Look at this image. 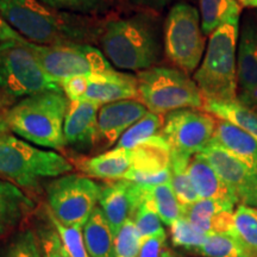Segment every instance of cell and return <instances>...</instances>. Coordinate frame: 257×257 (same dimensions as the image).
I'll return each mask as SVG.
<instances>
[{"mask_svg": "<svg viewBox=\"0 0 257 257\" xmlns=\"http://www.w3.org/2000/svg\"><path fill=\"white\" fill-rule=\"evenodd\" d=\"M0 15L37 46L98 43L102 25L88 16L60 11L40 0H0Z\"/></svg>", "mask_w": 257, "mask_h": 257, "instance_id": "6da1fadb", "label": "cell"}, {"mask_svg": "<svg viewBox=\"0 0 257 257\" xmlns=\"http://www.w3.org/2000/svg\"><path fill=\"white\" fill-rule=\"evenodd\" d=\"M98 43L112 67L121 70L138 73L149 69L162 55L159 22L150 14L105 22Z\"/></svg>", "mask_w": 257, "mask_h": 257, "instance_id": "7a4b0ae2", "label": "cell"}, {"mask_svg": "<svg viewBox=\"0 0 257 257\" xmlns=\"http://www.w3.org/2000/svg\"><path fill=\"white\" fill-rule=\"evenodd\" d=\"M69 100L63 91L21 99L10 107L5 121L10 133L37 147L63 150V125Z\"/></svg>", "mask_w": 257, "mask_h": 257, "instance_id": "3957f363", "label": "cell"}, {"mask_svg": "<svg viewBox=\"0 0 257 257\" xmlns=\"http://www.w3.org/2000/svg\"><path fill=\"white\" fill-rule=\"evenodd\" d=\"M74 166L61 154L43 150L11 134L0 136V179L37 194L46 179L69 174Z\"/></svg>", "mask_w": 257, "mask_h": 257, "instance_id": "277c9868", "label": "cell"}, {"mask_svg": "<svg viewBox=\"0 0 257 257\" xmlns=\"http://www.w3.org/2000/svg\"><path fill=\"white\" fill-rule=\"evenodd\" d=\"M239 23L225 24L210 36L204 60L194 80L205 101H234L237 99V40Z\"/></svg>", "mask_w": 257, "mask_h": 257, "instance_id": "5b68a950", "label": "cell"}, {"mask_svg": "<svg viewBox=\"0 0 257 257\" xmlns=\"http://www.w3.org/2000/svg\"><path fill=\"white\" fill-rule=\"evenodd\" d=\"M136 76L138 100L149 112L162 115L182 108L204 107L205 99L198 85L178 68L155 66Z\"/></svg>", "mask_w": 257, "mask_h": 257, "instance_id": "8992f818", "label": "cell"}, {"mask_svg": "<svg viewBox=\"0 0 257 257\" xmlns=\"http://www.w3.org/2000/svg\"><path fill=\"white\" fill-rule=\"evenodd\" d=\"M0 88L17 102L28 96L50 91H62L43 67L28 41L0 44Z\"/></svg>", "mask_w": 257, "mask_h": 257, "instance_id": "52a82bcc", "label": "cell"}, {"mask_svg": "<svg viewBox=\"0 0 257 257\" xmlns=\"http://www.w3.org/2000/svg\"><path fill=\"white\" fill-rule=\"evenodd\" d=\"M163 48L175 68L187 75L198 69L205 51V35L194 6L179 3L170 9L163 29Z\"/></svg>", "mask_w": 257, "mask_h": 257, "instance_id": "ba28073f", "label": "cell"}, {"mask_svg": "<svg viewBox=\"0 0 257 257\" xmlns=\"http://www.w3.org/2000/svg\"><path fill=\"white\" fill-rule=\"evenodd\" d=\"M101 184L82 174H64L46 185L48 208L66 226H82L99 205Z\"/></svg>", "mask_w": 257, "mask_h": 257, "instance_id": "9c48e42d", "label": "cell"}, {"mask_svg": "<svg viewBox=\"0 0 257 257\" xmlns=\"http://www.w3.org/2000/svg\"><path fill=\"white\" fill-rule=\"evenodd\" d=\"M30 48L48 75L57 82L70 76L107 73L114 69L102 51L91 44L48 47L30 43Z\"/></svg>", "mask_w": 257, "mask_h": 257, "instance_id": "30bf717a", "label": "cell"}, {"mask_svg": "<svg viewBox=\"0 0 257 257\" xmlns=\"http://www.w3.org/2000/svg\"><path fill=\"white\" fill-rule=\"evenodd\" d=\"M217 118L197 108H182L166 114L161 135L172 154L188 159L200 154L213 138Z\"/></svg>", "mask_w": 257, "mask_h": 257, "instance_id": "8fae6325", "label": "cell"}, {"mask_svg": "<svg viewBox=\"0 0 257 257\" xmlns=\"http://www.w3.org/2000/svg\"><path fill=\"white\" fill-rule=\"evenodd\" d=\"M200 154L233 193L237 202L257 207V174L231 155L213 138Z\"/></svg>", "mask_w": 257, "mask_h": 257, "instance_id": "7c38bea8", "label": "cell"}, {"mask_svg": "<svg viewBox=\"0 0 257 257\" xmlns=\"http://www.w3.org/2000/svg\"><path fill=\"white\" fill-rule=\"evenodd\" d=\"M148 189L128 180H113L101 184L99 206L104 212L113 234L118 232L125 221L136 216L148 197Z\"/></svg>", "mask_w": 257, "mask_h": 257, "instance_id": "4fadbf2b", "label": "cell"}, {"mask_svg": "<svg viewBox=\"0 0 257 257\" xmlns=\"http://www.w3.org/2000/svg\"><path fill=\"white\" fill-rule=\"evenodd\" d=\"M149 110L138 99H128L102 105L98 113V138L95 149L107 150L121 135L142 119Z\"/></svg>", "mask_w": 257, "mask_h": 257, "instance_id": "5bb4252c", "label": "cell"}, {"mask_svg": "<svg viewBox=\"0 0 257 257\" xmlns=\"http://www.w3.org/2000/svg\"><path fill=\"white\" fill-rule=\"evenodd\" d=\"M100 107L99 104L89 100L69 101L63 125L66 147L78 153H88L95 149Z\"/></svg>", "mask_w": 257, "mask_h": 257, "instance_id": "9a60e30c", "label": "cell"}, {"mask_svg": "<svg viewBox=\"0 0 257 257\" xmlns=\"http://www.w3.org/2000/svg\"><path fill=\"white\" fill-rule=\"evenodd\" d=\"M128 99H138L136 75L120 73L115 69L88 75V88L83 100L96 102L102 106Z\"/></svg>", "mask_w": 257, "mask_h": 257, "instance_id": "2e32d148", "label": "cell"}, {"mask_svg": "<svg viewBox=\"0 0 257 257\" xmlns=\"http://www.w3.org/2000/svg\"><path fill=\"white\" fill-rule=\"evenodd\" d=\"M36 210V202L18 186L0 179V237L14 232Z\"/></svg>", "mask_w": 257, "mask_h": 257, "instance_id": "e0dca14e", "label": "cell"}, {"mask_svg": "<svg viewBox=\"0 0 257 257\" xmlns=\"http://www.w3.org/2000/svg\"><path fill=\"white\" fill-rule=\"evenodd\" d=\"M188 175L200 199H214L224 202L237 204V199L230 188L224 184L213 167L202 154H197L189 161Z\"/></svg>", "mask_w": 257, "mask_h": 257, "instance_id": "ac0fdd59", "label": "cell"}, {"mask_svg": "<svg viewBox=\"0 0 257 257\" xmlns=\"http://www.w3.org/2000/svg\"><path fill=\"white\" fill-rule=\"evenodd\" d=\"M238 37L237 80L240 89H250L257 86V19L255 15L245 18Z\"/></svg>", "mask_w": 257, "mask_h": 257, "instance_id": "d6986e66", "label": "cell"}, {"mask_svg": "<svg viewBox=\"0 0 257 257\" xmlns=\"http://www.w3.org/2000/svg\"><path fill=\"white\" fill-rule=\"evenodd\" d=\"M131 153L113 148L99 155L80 160L78 169L88 178H94L105 181L123 180L131 169Z\"/></svg>", "mask_w": 257, "mask_h": 257, "instance_id": "ffe728a7", "label": "cell"}, {"mask_svg": "<svg viewBox=\"0 0 257 257\" xmlns=\"http://www.w3.org/2000/svg\"><path fill=\"white\" fill-rule=\"evenodd\" d=\"M213 140L257 174V140L227 121L217 119Z\"/></svg>", "mask_w": 257, "mask_h": 257, "instance_id": "44dd1931", "label": "cell"}, {"mask_svg": "<svg viewBox=\"0 0 257 257\" xmlns=\"http://www.w3.org/2000/svg\"><path fill=\"white\" fill-rule=\"evenodd\" d=\"M131 170L142 174H159L170 169L172 150L162 135L150 138L131 150Z\"/></svg>", "mask_w": 257, "mask_h": 257, "instance_id": "7402d4cb", "label": "cell"}, {"mask_svg": "<svg viewBox=\"0 0 257 257\" xmlns=\"http://www.w3.org/2000/svg\"><path fill=\"white\" fill-rule=\"evenodd\" d=\"M82 233L89 256L115 257L114 234L99 205L83 225Z\"/></svg>", "mask_w": 257, "mask_h": 257, "instance_id": "603a6c76", "label": "cell"}, {"mask_svg": "<svg viewBox=\"0 0 257 257\" xmlns=\"http://www.w3.org/2000/svg\"><path fill=\"white\" fill-rule=\"evenodd\" d=\"M201 30L205 36H211L225 24L239 23L242 6L237 0H199Z\"/></svg>", "mask_w": 257, "mask_h": 257, "instance_id": "cb8c5ba5", "label": "cell"}, {"mask_svg": "<svg viewBox=\"0 0 257 257\" xmlns=\"http://www.w3.org/2000/svg\"><path fill=\"white\" fill-rule=\"evenodd\" d=\"M202 111L212 114L217 119L234 125L257 140V112L238 100L205 101Z\"/></svg>", "mask_w": 257, "mask_h": 257, "instance_id": "d4e9b609", "label": "cell"}, {"mask_svg": "<svg viewBox=\"0 0 257 257\" xmlns=\"http://www.w3.org/2000/svg\"><path fill=\"white\" fill-rule=\"evenodd\" d=\"M205 257H257L238 234L210 233L198 250Z\"/></svg>", "mask_w": 257, "mask_h": 257, "instance_id": "484cf974", "label": "cell"}, {"mask_svg": "<svg viewBox=\"0 0 257 257\" xmlns=\"http://www.w3.org/2000/svg\"><path fill=\"white\" fill-rule=\"evenodd\" d=\"M234 204L224 202L214 199H199L194 204L182 207V217L201 230L210 234L213 229V224L220 212L224 210H233Z\"/></svg>", "mask_w": 257, "mask_h": 257, "instance_id": "4316f807", "label": "cell"}, {"mask_svg": "<svg viewBox=\"0 0 257 257\" xmlns=\"http://www.w3.org/2000/svg\"><path fill=\"white\" fill-rule=\"evenodd\" d=\"M165 118L163 115L148 112L142 119L135 123L133 126L127 128L125 133L121 135L118 142L115 143L114 148L121 150H127L131 152L135 148L143 144L150 138L161 135L162 131Z\"/></svg>", "mask_w": 257, "mask_h": 257, "instance_id": "83f0119b", "label": "cell"}, {"mask_svg": "<svg viewBox=\"0 0 257 257\" xmlns=\"http://www.w3.org/2000/svg\"><path fill=\"white\" fill-rule=\"evenodd\" d=\"M189 161L191 159L188 157L176 155V154H172V160H170V173H172L170 185L182 207L194 204L200 199L188 175L187 168Z\"/></svg>", "mask_w": 257, "mask_h": 257, "instance_id": "f1b7e54d", "label": "cell"}, {"mask_svg": "<svg viewBox=\"0 0 257 257\" xmlns=\"http://www.w3.org/2000/svg\"><path fill=\"white\" fill-rule=\"evenodd\" d=\"M149 197L162 223L170 226L182 218V206L176 199L170 184L149 187Z\"/></svg>", "mask_w": 257, "mask_h": 257, "instance_id": "f546056e", "label": "cell"}, {"mask_svg": "<svg viewBox=\"0 0 257 257\" xmlns=\"http://www.w3.org/2000/svg\"><path fill=\"white\" fill-rule=\"evenodd\" d=\"M233 218L238 237L257 256V208L239 204Z\"/></svg>", "mask_w": 257, "mask_h": 257, "instance_id": "4dcf8cb0", "label": "cell"}, {"mask_svg": "<svg viewBox=\"0 0 257 257\" xmlns=\"http://www.w3.org/2000/svg\"><path fill=\"white\" fill-rule=\"evenodd\" d=\"M170 236H172V242L175 246L198 251L206 240L207 233L202 232L191 221L182 217L170 225Z\"/></svg>", "mask_w": 257, "mask_h": 257, "instance_id": "1f68e13d", "label": "cell"}, {"mask_svg": "<svg viewBox=\"0 0 257 257\" xmlns=\"http://www.w3.org/2000/svg\"><path fill=\"white\" fill-rule=\"evenodd\" d=\"M47 216L56 229L64 248L68 251L70 257H91L87 251V248H86L85 239H83L82 226H78V225L66 226V225L61 224L59 220L55 219L48 210Z\"/></svg>", "mask_w": 257, "mask_h": 257, "instance_id": "d6a6232c", "label": "cell"}, {"mask_svg": "<svg viewBox=\"0 0 257 257\" xmlns=\"http://www.w3.org/2000/svg\"><path fill=\"white\" fill-rule=\"evenodd\" d=\"M2 257H42L36 231L24 229L12 237Z\"/></svg>", "mask_w": 257, "mask_h": 257, "instance_id": "836d02e7", "label": "cell"}, {"mask_svg": "<svg viewBox=\"0 0 257 257\" xmlns=\"http://www.w3.org/2000/svg\"><path fill=\"white\" fill-rule=\"evenodd\" d=\"M142 238L136 229L133 219H128L121 225L114 234L115 257H138Z\"/></svg>", "mask_w": 257, "mask_h": 257, "instance_id": "e575fe53", "label": "cell"}, {"mask_svg": "<svg viewBox=\"0 0 257 257\" xmlns=\"http://www.w3.org/2000/svg\"><path fill=\"white\" fill-rule=\"evenodd\" d=\"M134 221L142 239H146L148 237L165 230L162 227V223H161L162 220H161L152 200H150L149 189H148V197L143 201V204L141 205L140 208H138L136 216L134 218Z\"/></svg>", "mask_w": 257, "mask_h": 257, "instance_id": "d590c367", "label": "cell"}, {"mask_svg": "<svg viewBox=\"0 0 257 257\" xmlns=\"http://www.w3.org/2000/svg\"><path fill=\"white\" fill-rule=\"evenodd\" d=\"M47 219V224L42 223L36 229L42 257H70L48 216Z\"/></svg>", "mask_w": 257, "mask_h": 257, "instance_id": "8d00e7d4", "label": "cell"}, {"mask_svg": "<svg viewBox=\"0 0 257 257\" xmlns=\"http://www.w3.org/2000/svg\"><path fill=\"white\" fill-rule=\"evenodd\" d=\"M40 2L60 11L82 16L96 14L106 8V0H40Z\"/></svg>", "mask_w": 257, "mask_h": 257, "instance_id": "74e56055", "label": "cell"}, {"mask_svg": "<svg viewBox=\"0 0 257 257\" xmlns=\"http://www.w3.org/2000/svg\"><path fill=\"white\" fill-rule=\"evenodd\" d=\"M60 85L69 101L83 100L88 88V75L70 76L62 80Z\"/></svg>", "mask_w": 257, "mask_h": 257, "instance_id": "f35d334b", "label": "cell"}, {"mask_svg": "<svg viewBox=\"0 0 257 257\" xmlns=\"http://www.w3.org/2000/svg\"><path fill=\"white\" fill-rule=\"evenodd\" d=\"M166 240L167 234L165 230L153 234L146 239H142L138 257H160L165 249Z\"/></svg>", "mask_w": 257, "mask_h": 257, "instance_id": "ab89813d", "label": "cell"}, {"mask_svg": "<svg viewBox=\"0 0 257 257\" xmlns=\"http://www.w3.org/2000/svg\"><path fill=\"white\" fill-rule=\"evenodd\" d=\"M11 41H27L23 38L14 28L5 21L4 17L0 15V44Z\"/></svg>", "mask_w": 257, "mask_h": 257, "instance_id": "60d3db41", "label": "cell"}, {"mask_svg": "<svg viewBox=\"0 0 257 257\" xmlns=\"http://www.w3.org/2000/svg\"><path fill=\"white\" fill-rule=\"evenodd\" d=\"M239 102L245 105L246 107L257 112V86L250 89H240L239 94L237 95Z\"/></svg>", "mask_w": 257, "mask_h": 257, "instance_id": "b9f144b4", "label": "cell"}, {"mask_svg": "<svg viewBox=\"0 0 257 257\" xmlns=\"http://www.w3.org/2000/svg\"><path fill=\"white\" fill-rule=\"evenodd\" d=\"M130 4L140 6V8H146L149 10H159L165 8L169 4L172 0H126Z\"/></svg>", "mask_w": 257, "mask_h": 257, "instance_id": "7bdbcfd3", "label": "cell"}, {"mask_svg": "<svg viewBox=\"0 0 257 257\" xmlns=\"http://www.w3.org/2000/svg\"><path fill=\"white\" fill-rule=\"evenodd\" d=\"M15 102V100H12V99L10 98L9 95H6L5 93L2 91V88H0V115H2V117H5L6 112L10 110V107H11Z\"/></svg>", "mask_w": 257, "mask_h": 257, "instance_id": "ee69618b", "label": "cell"}, {"mask_svg": "<svg viewBox=\"0 0 257 257\" xmlns=\"http://www.w3.org/2000/svg\"><path fill=\"white\" fill-rule=\"evenodd\" d=\"M242 8L257 9V0H237Z\"/></svg>", "mask_w": 257, "mask_h": 257, "instance_id": "f6af8a7d", "label": "cell"}, {"mask_svg": "<svg viewBox=\"0 0 257 257\" xmlns=\"http://www.w3.org/2000/svg\"><path fill=\"white\" fill-rule=\"evenodd\" d=\"M9 133H10V130L8 127V124H6V121H5V117H2V115H0V136H2V135L9 134Z\"/></svg>", "mask_w": 257, "mask_h": 257, "instance_id": "bcb514c9", "label": "cell"}, {"mask_svg": "<svg viewBox=\"0 0 257 257\" xmlns=\"http://www.w3.org/2000/svg\"><path fill=\"white\" fill-rule=\"evenodd\" d=\"M160 257H179V256L176 255L175 252H173L172 250L165 248V249H163V251H162V253H161Z\"/></svg>", "mask_w": 257, "mask_h": 257, "instance_id": "7dc6e473", "label": "cell"}, {"mask_svg": "<svg viewBox=\"0 0 257 257\" xmlns=\"http://www.w3.org/2000/svg\"><path fill=\"white\" fill-rule=\"evenodd\" d=\"M255 16H256V19H257V12H256V14H255Z\"/></svg>", "mask_w": 257, "mask_h": 257, "instance_id": "c3c4849f", "label": "cell"}]
</instances>
